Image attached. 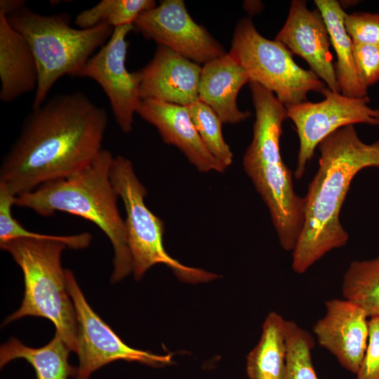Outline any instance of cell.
<instances>
[{
	"mask_svg": "<svg viewBox=\"0 0 379 379\" xmlns=\"http://www.w3.org/2000/svg\"><path fill=\"white\" fill-rule=\"evenodd\" d=\"M345 25L353 41L379 46V13H346Z\"/></svg>",
	"mask_w": 379,
	"mask_h": 379,
	"instance_id": "4316f807",
	"label": "cell"
},
{
	"mask_svg": "<svg viewBox=\"0 0 379 379\" xmlns=\"http://www.w3.org/2000/svg\"><path fill=\"white\" fill-rule=\"evenodd\" d=\"M188 108L192 122L206 147L227 168L232 163L233 154L224 140L222 121L208 105L199 100Z\"/></svg>",
	"mask_w": 379,
	"mask_h": 379,
	"instance_id": "cb8c5ba5",
	"label": "cell"
},
{
	"mask_svg": "<svg viewBox=\"0 0 379 379\" xmlns=\"http://www.w3.org/2000/svg\"><path fill=\"white\" fill-rule=\"evenodd\" d=\"M70 349L58 333L46 345L32 348L11 338L1 347L0 366L16 359H24L34 368L36 379L75 378L77 368L68 363Z\"/></svg>",
	"mask_w": 379,
	"mask_h": 379,
	"instance_id": "44dd1931",
	"label": "cell"
},
{
	"mask_svg": "<svg viewBox=\"0 0 379 379\" xmlns=\"http://www.w3.org/2000/svg\"><path fill=\"white\" fill-rule=\"evenodd\" d=\"M25 4V1L22 0H1L0 11L8 15Z\"/></svg>",
	"mask_w": 379,
	"mask_h": 379,
	"instance_id": "f1b7e54d",
	"label": "cell"
},
{
	"mask_svg": "<svg viewBox=\"0 0 379 379\" xmlns=\"http://www.w3.org/2000/svg\"><path fill=\"white\" fill-rule=\"evenodd\" d=\"M249 82L246 71L230 51L201 67L199 100L208 105L222 123L243 121L250 113L239 110L237 98Z\"/></svg>",
	"mask_w": 379,
	"mask_h": 379,
	"instance_id": "e0dca14e",
	"label": "cell"
},
{
	"mask_svg": "<svg viewBox=\"0 0 379 379\" xmlns=\"http://www.w3.org/2000/svg\"><path fill=\"white\" fill-rule=\"evenodd\" d=\"M0 100L11 102L36 89L39 72L27 40L0 12Z\"/></svg>",
	"mask_w": 379,
	"mask_h": 379,
	"instance_id": "ac0fdd59",
	"label": "cell"
},
{
	"mask_svg": "<svg viewBox=\"0 0 379 379\" xmlns=\"http://www.w3.org/2000/svg\"><path fill=\"white\" fill-rule=\"evenodd\" d=\"M6 15L11 27L28 42L37 65L39 81L32 109L47 100L60 78L76 77L94 52L107 42L114 29L105 22L88 29L74 28L67 13L43 15L25 4Z\"/></svg>",
	"mask_w": 379,
	"mask_h": 379,
	"instance_id": "8992f818",
	"label": "cell"
},
{
	"mask_svg": "<svg viewBox=\"0 0 379 379\" xmlns=\"http://www.w3.org/2000/svg\"><path fill=\"white\" fill-rule=\"evenodd\" d=\"M314 4L326 25L331 46L336 53L335 71L340 93L350 98L368 96L355 67L353 41L345 25L346 13L335 0H315Z\"/></svg>",
	"mask_w": 379,
	"mask_h": 379,
	"instance_id": "d6986e66",
	"label": "cell"
},
{
	"mask_svg": "<svg viewBox=\"0 0 379 379\" xmlns=\"http://www.w3.org/2000/svg\"><path fill=\"white\" fill-rule=\"evenodd\" d=\"M157 128L166 144L177 147L202 173H222L226 167L208 151L190 117L188 106L154 99L142 100L136 112Z\"/></svg>",
	"mask_w": 379,
	"mask_h": 379,
	"instance_id": "2e32d148",
	"label": "cell"
},
{
	"mask_svg": "<svg viewBox=\"0 0 379 379\" xmlns=\"http://www.w3.org/2000/svg\"><path fill=\"white\" fill-rule=\"evenodd\" d=\"M133 29V24L114 28L107 42L76 75L93 79L100 86L109 101L115 121L124 133L132 131L134 114L142 101L138 71L130 72L126 66V36Z\"/></svg>",
	"mask_w": 379,
	"mask_h": 379,
	"instance_id": "8fae6325",
	"label": "cell"
},
{
	"mask_svg": "<svg viewBox=\"0 0 379 379\" xmlns=\"http://www.w3.org/2000/svg\"><path fill=\"white\" fill-rule=\"evenodd\" d=\"M114 157L109 151L102 149L82 169L45 182L15 198V206L30 208L44 217L61 211L80 216L96 225L108 237L114 249L112 283L132 272L124 220L120 216L118 195L110 179Z\"/></svg>",
	"mask_w": 379,
	"mask_h": 379,
	"instance_id": "277c9868",
	"label": "cell"
},
{
	"mask_svg": "<svg viewBox=\"0 0 379 379\" xmlns=\"http://www.w3.org/2000/svg\"><path fill=\"white\" fill-rule=\"evenodd\" d=\"M317 148L319 167L304 197L303 226L292 251L291 267L297 274L347 244L349 235L339 217L351 182L362 169L379 168V140L364 142L354 125L333 132Z\"/></svg>",
	"mask_w": 379,
	"mask_h": 379,
	"instance_id": "7a4b0ae2",
	"label": "cell"
},
{
	"mask_svg": "<svg viewBox=\"0 0 379 379\" xmlns=\"http://www.w3.org/2000/svg\"><path fill=\"white\" fill-rule=\"evenodd\" d=\"M248 84L255 120L244 169L269 210L280 245L293 251L303 226L305 202L295 192L292 172L280 152L286 109L272 92L258 83Z\"/></svg>",
	"mask_w": 379,
	"mask_h": 379,
	"instance_id": "3957f363",
	"label": "cell"
},
{
	"mask_svg": "<svg viewBox=\"0 0 379 379\" xmlns=\"http://www.w3.org/2000/svg\"><path fill=\"white\" fill-rule=\"evenodd\" d=\"M133 25L145 39L197 64L204 65L227 53L203 26L194 22L182 0H164L142 12Z\"/></svg>",
	"mask_w": 379,
	"mask_h": 379,
	"instance_id": "7c38bea8",
	"label": "cell"
},
{
	"mask_svg": "<svg viewBox=\"0 0 379 379\" xmlns=\"http://www.w3.org/2000/svg\"><path fill=\"white\" fill-rule=\"evenodd\" d=\"M287 347L286 379H319L312 364L311 352L314 345L312 335L293 321L286 320Z\"/></svg>",
	"mask_w": 379,
	"mask_h": 379,
	"instance_id": "d4e9b609",
	"label": "cell"
},
{
	"mask_svg": "<svg viewBox=\"0 0 379 379\" xmlns=\"http://www.w3.org/2000/svg\"><path fill=\"white\" fill-rule=\"evenodd\" d=\"M230 52L250 82L272 92L285 106L306 102L310 91L321 93L327 87L312 71L296 64L286 46L262 36L249 18L237 24Z\"/></svg>",
	"mask_w": 379,
	"mask_h": 379,
	"instance_id": "ba28073f",
	"label": "cell"
},
{
	"mask_svg": "<svg viewBox=\"0 0 379 379\" xmlns=\"http://www.w3.org/2000/svg\"><path fill=\"white\" fill-rule=\"evenodd\" d=\"M344 298L360 307L368 318L379 317V255L352 261L342 283Z\"/></svg>",
	"mask_w": 379,
	"mask_h": 379,
	"instance_id": "7402d4cb",
	"label": "cell"
},
{
	"mask_svg": "<svg viewBox=\"0 0 379 379\" xmlns=\"http://www.w3.org/2000/svg\"><path fill=\"white\" fill-rule=\"evenodd\" d=\"M325 315L313 326L318 343L346 370L357 373L368 345V318L358 305L346 299L325 302Z\"/></svg>",
	"mask_w": 379,
	"mask_h": 379,
	"instance_id": "5bb4252c",
	"label": "cell"
},
{
	"mask_svg": "<svg viewBox=\"0 0 379 379\" xmlns=\"http://www.w3.org/2000/svg\"><path fill=\"white\" fill-rule=\"evenodd\" d=\"M352 49L357 74L368 88L379 81V46L353 41Z\"/></svg>",
	"mask_w": 379,
	"mask_h": 379,
	"instance_id": "484cf974",
	"label": "cell"
},
{
	"mask_svg": "<svg viewBox=\"0 0 379 379\" xmlns=\"http://www.w3.org/2000/svg\"><path fill=\"white\" fill-rule=\"evenodd\" d=\"M106 110L81 92L62 93L32 109L4 156L0 186L17 197L68 176L102 150Z\"/></svg>",
	"mask_w": 379,
	"mask_h": 379,
	"instance_id": "6da1fadb",
	"label": "cell"
},
{
	"mask_svg": "<svg viewBox=\"0 0 379 379\" xmlns=\"http://www.w3.org/2000/svg\"><path fill=\"white\" fill-rule=\"evenodd\" d=\"M293 53L302 58L312 71L331 91L340 93L331 46L324 20L317 8H307L304 0L291 2L286 20L275 37Z\"/></svg>",
	"mask_w": 379,
	"mask_h": 379,
	"instance_id": "4fadbf2b",
	"label": "cell"
},
{
	"mask_svg": "<svg viewBox=\"0 0 379 379\" xmlns=\"http://www.w3.org/2000/svg\"><path fill=\"white\" fill-rule=\"evenodd\" d=\"M368 340L357 379H379V317L368 320Z\"/></svg>",
	"mask_w": 379,
	"mask_h": 379,
	"instance_id": "83f0119b",
	"label": "cell"
},
{
	"mask_svg": "<svg viewBox=\"0 0 379 379\" xmlns=\"http://www.w3.org/2000/svg\"><path fill=\"white\" fill-rule=\"evenodd\" d=\"M92 236L88 232L67 235L63 239L18 238L0 243L21 268L25 294L20 308L4 321L6 325L25 316L50 320L70 350L77 351V322L69 295L65 270L61 265L62 251L84 248Z\"/></svg>",
	"mask_w": 379,
	"mask_h": 379,
	"instance_id": "5b68a950",
	"label": "cell"
},
{
	"mask_svg": "<svg viewBox=\"0 0 379 379\" xmlns=\"http://www.w3.org/2000/svg\"><path fill=\"white\" fill-rule=\"evenodd\" d=\"M110 179L124 205L126 242L136 280L157 264L168 266L180 280L187 283L208 282L218 277L216 274L185 265L166 252L163 244L164 222L147 207V190L129 159L120 155L114 157Z\"/></svg>",
	"mask_w": 379,
	"mask_h": 379,
	"instance_id": "52a82bcc",
	"label": "cell"
},
{
	"mask_svg": "<svg viewBox=\"0 0 379 379\" xmlns=\"http://www.w3.org/2000/svg\"><path fill=\"white\" fill-rule=\"evenodd\" d=\"M324 99L285 106L287 118L295 125L300 147L294 176L301 178L319 144L337 130L355 124L379 126V109L368 105L370 99L350 98L326 87Z\"/></svg>",
	"mask_w": 379,
	"mask_h": 379,
	"instance_id": "9c48e42d",
	"label": "cell"
},
{
	"mask_svg": "<svg viewBox=\"0 0 379 379\" xmlns=\"http://www.w3.org/2000/svg\"><path fill=\"white\" fill-rule=\"evenodd\" d=\"M65 277L77 322L79 365L75 379H88L93 372L117 360L152 366L171 363V354H155L126 345L88 305L71 270H65Z\"/></svg>",
	"mask_w": 379,
	"mask_h": 379,
	"instance_id": "30bf717a",
	"label": "cell"
},
{
	"mask_svg": "<svg viewBox=\"0 0 379 379\" xmlns=\"http://www.w3.org/2000/svg\"><path fill=\"white\" fill-rule=\"evenodd\" d=\"M285 321L275 312L267 315L260 338L247 356L246 372L249 379H286Z\"/></svg>",
	"mask_w": 379,
	"mask_h": 379,
	"instance_id": "ffe728a7",
	"label": "cell"
},
{
	"mask_svg": "<svg viewBox=\"0 0 379 379\" xmlns=\"http://www.w3.org/2000/svg\"><path fill=\"white\" fill-rule=\"evenodd\" d=\"M156 6L153 0H102L80 12L74 23L80 29L105 22L114 28L133 24L138 15Z\"/></svg>",
	"mask_w": 379,
	"mask_h": 379,
	"instance_id": "603a6c76",
	"label": "cell"
},
{
	"mask_svg": "<svg viewBox=\"0 0 379 379\" xmlns=\"http://www.w3.org/2000/svg\"><path fill=\"white\" fill-rule=\"evenodd\" d=\"M138 71L142 100L182 106L199 100L201 67L168 47L159 45L151 61Z\"/></svg>",
	"mask_w": 379,
	"mask_h": 379,
	"instance_id": "9a60e30c",
	"label": "cell"
}]
</instances>
